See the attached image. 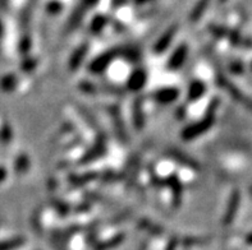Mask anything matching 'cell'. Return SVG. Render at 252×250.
I'll return each instance as SVG.
<instances>
[{"label":"cell","mask_w":252,"mask_h":250,"mask_svg":"<svg viewBox=\"0 0 252 250\" xmlns=\"http://www.w3.org/2000/svg\"><path fill=\"white\" fill-rule=\"evenodd\" d=\"M213 124H214V110L211 111L210 109V110H209V114L206 115L201 121H198L197 124H193V125L189 127L185 132H183V138H185V139L196 138V137H198L200 134L205 133Z\"/></svg>","instance_id":"cell-1"},{"label":"cell","mask_w":252,"mask_h":250,"mask_svg":"<svg viewBox=\"0 0 252 250\" xmlns=\"http://www.w3.org/2000/svg\"><path fill=\"white\" fill-rule=\"evenodd\" d=\"M219 84L227 89V91L229 92V95L232 96L234 100H237V101L240 102V104L245 105V106H246V108L252 112V100L251 98L247 97L246 95H243L242 92L237 88L236 85L232 84V83H230L227 78H224V77H219Z\"/></svg>","instance_id":"cell-2"},{"label":"cell","mask_w":252,"mask_h":250,"mask_svg":"<svg viewBox=\"0 0 252 250\" xmlns=\"http://www.w3.org/2000/svg\"><path fill=\"white\" fill-rule=\"evenodd\" d=\"M211 32L217 35L218 37H228L230 40V42L237 46H246V48H251L252 41L251 40H247V38L242 37V36L236 31H228L227 28H221V27H211Z\"/></svg>","instance_id":"cell-3"},{"label":"cell","mask_w":252,"mask_h":250,"mask_svg":"<svg viewBox=\"0 0 252 250\" xmlns=\"http://www.w3.org/2000/svg\"><path fill=\"white\" fill-rule=\"evenodd\" d=\"M240 199H241L240 192L236 189L233 193H232V195H230L229 203H228V207H227V212H225V216H224V219H223V223L225 226H229L230 223L233 222L237 211H238V206H240Z\"/></svg>","instance_id":"cell-4"},{"label":"cell","mask_w":252,"mask_h":250,"mask_svg":"<svg viewBox=\"0 0 252 250\" xmlns=\"http://www.w3.org/2000/svg\"><path fill=\"white\" fill-rule=\"evenodd\" d=\"M114 56H115V53H113V51L105 53V54L101 55L100 57H97V59L91 64V70L95 72V73H100V72H102V70L108 67L109 63H112Z\"/></svg>","instance_id":"cell-5"},{"label":"cell","mask_w":252,"mask_h":250,"mask_svg":"<svg viewBox=\"0 0 252 250\" xmlns=\"http://www.w3.org/2000/svg\"><path fill=\"white\" fill-rule=\"evenodd\" d=\"M186 55H187V46L186 45H181L176 51H174V54L172 55L170 57L169 64H168V67L169 69H177L183 64L186 59Z\"/></svg>","instance_id":"cell-6"},{"label":"cell","mask_w":252,"mask_h":250,"mask_svg":"<svg viewBox=\"0 0 252 250\" xmlns=\"http://www.w3.org/2000/svg\"><path fill=\"white\" fill-rule=\"evenodd\" d=\"M176 32H177V27H172V28L168 29V31H166L165 33L160 37L158 44L155 45V51H157V53H161V51L165 50V49L168 48V45L170 44V41H172V38L174 37V35H176Z\"/></svg>","instance_id":"cell-7"},{"label":"cell","mask_w":252,"mask_h":250,"mask_svg":"<svg viewBox=\"0 0 252 250\" xmlns=\"http://www.w3.org/2000/svg\"><path fill=\"white\" fill-rule=\"evenodd\" d=\"M178 96V91L176 88H166L163 89V91H159L155 95V98H157L159 102H164V104H168V102L174 101Z\"/></svg>","instance_id":"cell-8"},{"label":"cell","mask_w":252,"mask_h":250,"mask_svg":"<svg viewBox=\"0 0 252 250\" xmlns=\"http://www.w3.org/2000/svg\"><path fill=\"white\" fill-rule=\"evenodd\" d=\"M145 81H146V76L142 70H137L132 74V77L129 78V88L131 89H140L142 85L145 84Z\"/></svg>","instance_id":"cell-9"},{"label":"cell","mask_w":252,"mask_h":250,"mask_svg":"<svg viewBox=\"0 0 252 250\" xmlns=\"http://www.w3.org/2000/svg\"><path fill=\"white\" fill-rule=\"evenodd\" d=\"M209 1H210V0H198V3L196 4L195 8L192 9L191 17H189L192 22H196V21H198V19H200V17L204 14L205 10H206V8H208Z\"/></svg>","instance_id":"cell-10"},{"label":"cell","mask_w":252,"mask_h":250,"mask_svg":"<svg viewBox=\"0 0 252 250\" xmlns=\"http://www.w3.org/2000/svg\"><path fill=\"white\" fill-rule=\"evenodd\" d=\"M205 92V85L204 83L201 82H193L189 87V100H197L198 97H201L204 95Z\"/></svg>","instance_id":"cell-11"},{"label":"cell","mask_w":252,"mask_h":250,"mask_svg":"<svg viewBox=\"0 0 252 250\" xmlns=\"http://www.w3.org/2000/svg\"><path fill=\"white\" fill-rule=\"evenodd\" d=\"M86 49L87 46L86 45H83V46H81L80 49H77V51L73 54V56H72V59H70V69L74 70L76 69L78 65L81 64V61H82L83 56H85V54H86Z\"/></svg>","instance_id":"cell-12"},{"label":"cell","mask_w":252,"mask_h":250,"mask_svg":"<svg viewBox=\"0 0 252 250\" xmlns=\"http://www.w3.org/2000/svg\"><path fill=\"white\" fill-rule=\"evenodd\" d=\"M123 239H125V236L123 235H119V236H115V238H113L112 240H108L105 241V243H101V244H99L97 247H96V250H109L112 249V248H115L117 245H119L123 241Z\"/></svg>","instance_id":"cell-13"},{"label":"cell","mask_w":252,"mask_h":250,"mask_svg":"<svg viewBox=\"0 0 252 250\" xmlns=\"http://www.w3.org/2000/svg\"><path fill=\"white\" fill-rule=\"evenodd\" d=\"M25 243L23 238H14L12 240H6L0 243V250H13L19 248Z\"/></svg>","instance_id":"cell-14"},{"label":"cell","mask_w":252,"mask_h":250,"mask_svg":"<svg viewBox=\"0 0 252 250\" xmlns=\"http://www.w3.org/2000/svg\"><path fill=\"white\" fill-rule=\"evenodd\" d=\"M0 87L4 89V91H12L14 87H16V77L14 76H6L4 77L1 82H0Z\"/></svg>","instance_id":"cell-15"},{"label":"cell","mask_w":252,"mask_h":250,"mask_svg":"<svg viewBox=\"0 0 252 250\" xmlns=\"http://www.w3.org/2000/svg\"><path fill=\"white\" fill-rule=\"evenodd\" d=\"M10 138H12V130L8 125H4L0 130V140H1V143L6 144V143L10 142Z\"/></svg>","instance_id":"cell-16"},{"label":"cell","mask_w":252,"mask_h":250,"mask_svg":"<svg viewBox=\"0 0 252 250\" xmlns=\"http://www.w3.org/2000/svg\"><path fill=\"white\" fill-rule=\"evenodd\" d=\"M105 23L106 19L104 17H96L93 21V23H91V29H93V32L101 31V28L105 26Z\"/></svg>","instance_id":"cell-17"},{"label":"cell","mask_w":252,"mask_h":250,"mask_svg":"<svg viewBox=\"0 0 252 250\" xmlns=\"http://www.w3.org/2000/svg\"><path fill=\"white\" fill-rule=\"evenodd\" d=\"M27 167H29V160L26 159V156L18 157L16 162V170L19 171V172H22V171L27 170Z\"/></svg>","instance_id":"cell-18"},{"label":"cell","mask_w":252,"mask_h":250,"mask_svg":"<svg viewBox=\"0 0 252 250\" xmlns=\"http://www.w3.org/2000/svg\"><path fill=\"white\" fill-rule=\"evenodd\" d=\"M61 8H62L61 4L55 3V1L48 4V12H50V13H58L59 10H61Z\"/></svg>","instance_id":"cell-19"},{"label":"cell","mask_w":252,"mask_h":250,"mask_svg":"<svg viewBox=\"0 0 252 250\" xmlns=\"http://www.w3.org/2000/svg\"><path fill=\"white\" fill-rule=\"evenodd\" d=\"M232 69H233L234 72H242V70H243L242 64H241V63H233V64H232ZM233 70H232V72H233Z\"/></svg>","instance_id":"cell-20"},{"label":"cell","mask_w":252,"mask_h":250,"mask_svg":"<svg viewBox=\"0 0 252 250\" xmlns=\"http://www.w3.org/2000/svg\"><path fill=\"white\" fill-rule=\"evenodd\" d=\"M5 176H6L5 168H4V167H0V183H1V181H3L4 179H5Z\"/></svg>","instance_id":"cell-21"},{"label":"cell","mask_w":252,"mask_h":250,"mask_svg":"<svg viewBox=\"0 0 252 250\" xmlns=\"http://www.w3.org/2000/svg\"><path fill=\"white\" fill-rule=\"evenodd\" d=\"M8 1H9V0H0V9H4Z\"/></svg>","instance_id":"cell-22"},{"label":"cell","mask_w":252,"mask_h":250,"mask_svg":"<svg viewBox=\"0 0 252 250\" xmlns=\"http://www.w3.org/2000/svg\"><path fill=\"white\" fill-rule=\"evenodd\" d=\"M87 3H89L90 5H94V4L97 3V0H87Z\"/></svg>","instance_id":"cell-23"},{"label":"cell","mask_w":252,"mask_h":250,"mask_svg":"<svg viewBox=\"0 0 252 250\" xmlns=\"http://www.w3.org/2000/svg\"><path fill=\"white\" fill-rule=\"evenodd\" d=\"M247 243H249V244H250V245H252V234H251V235H250L249 238H247Z\"/></svg>","instance_id":"cell-24"},{"label":"cell","mask_w":252,"mask_h":250,"mask_svg":"<svg viewBox=\"0 0 252 250\" xmlns=\"http://www.w3.org/2000/svg\"><path fill=\"white\" fill-rule=\"evenodd\" d=\"M1 36H3V25L0 22V38H1Z\"/></svg>","instance_id":"cell-25"},{"label":"cell","mask_w":252,"mask_h":250,"mask_svg":"<svg viewBox=\"0 0 252 250\" xmlns=\"http://www.w3.org/2000/svg\"><path fill=\"white\" fill-rule=\"evenodd\" d=\"M250 194L252 195V187H250Z\"/></svg>","instance_id":"cell-26"},{"label":"cell","mask_w":252,"mask_h":250,"mask_svg":"<svg viewBox=\"0 0 252 250\" xmlns=\"http://www.w3.org/2000/svg\"><path fill=\"white\" fill-rule=\"evenodd\" d=\"M138 3H142V1H146V0H137Z\"/></svg>","instance_id":"cell-27"},{"label":"cell","mask_w":252,"mask_h":250,"mask_svg":"<svg viewBox=\"0 0 252 250\" xmlns=\"http://www.w3.org/2000/svg\"><path fill=\"white\" fill-rule=\"evenodd\" d=\"M220 1H221V3H224V1H227V0H220Z\"/></svg>","instance_id":"cell-28"}]
</instances>
